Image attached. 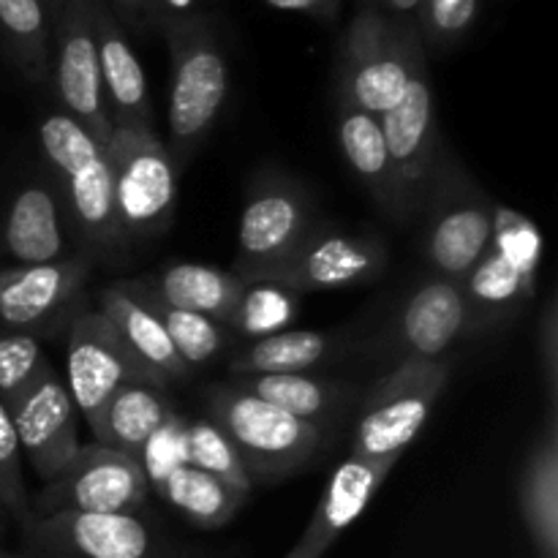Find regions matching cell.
<instances>
[{
  "mask_svg": "<svg viewBox=\"0 0 558 558\" xmlns=\"http://www.w3.org/2000/svg\"><path fill=\"white\" fill-rule=\"evenodd\" d=\"M428 63L414 22L392 20L357 0L336 54V96L371 114H385L407 93L412 74Z\"/></svg>",
  "mask_w": 558,
  "mask_h": 558,
  "instance_id": "obj_1",
  "label": "cell"
},
{
  "mask_svg": "<svg viewBox=\"0 0 558 558\" xmlns=\"http://www.w3.org/2000/svg\"><path fill=\"white\" fill-rule=\"evenodd\" d=\"M172 54L167 107V147L178 167L194 158L229 96V65L205 14H174L161 25Z\"/></svg>",
  "mask_w": 558,
  "mask_h": 558,
  "instance_id": "obj_2",
  "label": "cell"
},
{
  "mask_svg": "<svg viewBox=\"0 0 558 558\" xmlns=\"http://www.w3.org/2000/svg\"><path fill=\"white\" fill-rule=\"evenodd\" d=\"M207 414L238 450L251 483H276L303 472L325 445L327 430L281 412L240 385L207 392Z\"/></svg>",
  "mask_w": 558,
  "mask_h": 558,
  "instance_id": "obj_3",
  "label": "cell"
},
{
  "mask_svg": "<svg viewBox=\"0 0 558 558\" xmlns=\"http://www.w3.org/2000/svg\"><path fill=\"white\" fill-rule=\"evenodd\" d=\"M38 142L58 183L54 191L63 194V213L82 243L93 251L118 248L120 232L107 147L63 112L41 120Z\"/></svg>",
  "mask_w": 558,
  "mask_h": 558,
  "instance_id": "obj_4",
  "label": "cell"
},
{
  "mask_svg": "<svg viewBox=\"0 0 558 558\" xmlns=\"http://www.w3.org/2000/svg\"><path fill=\"white\" fill-rule=\"evenodd\" d=\"M120 243L150 240L169 227L178 205L180 167L167 142L147 129L114 125L107 145Z\"/></svg>",
  "mask_w": 558,
  "mask_h": 558,
  "instance_id": "obj_5",
  "label": "cell"
},
{
  "mask_svg": "<svg viewBox=\"0 0 558 558\" xmlns=\"http://www.w3.org/2000/svg\"><path fill=\"white\" fill-rule=\"evenodd\" d=\"M450 368L441 360H403L396 363L360 403L352 430V458L363 461H401L403 450L428 423Z\"/></svg>",
  "mask_w": 558,
  "mask_h": 558,
  "instance_id": "obj_6",
  "label": "cell"
},
{
  "mask_svg": "<svg viewBox=\"0 0 558 558\" xmlns=\"http://www.w3.org/2000/svg\"><path fill=\"white\" fill-rule=\"evenodd\" d=\"M496 202L458 161L441 156L423 202V256L430 276L461 281L490 248Z\"/></svg>",
  "mask_w": 558,
  "mask_h": 558,
  "instance_id": "obj_7",
  "label": "cell"
},
{
  "mask_svg": "<svg viewBox=\"0 0 558 558\" xmlns=\"http://www.w3.org/2000/svg\"><path fill=\"white\" fill-rule=\"evenodd\" d=\"M316 223L311 196L298 180L267 172L245 196L232 272L245 283L267 281Z\"/></svg>",
  "mask_w": 558,
  "mask_h": 558,
  "instance_id": "obj_8",
  "label": "cell"
},
{
  "mask_svg": "<svg viewBox=\"0 0 558 558\" xmlns=\"http://www.w3.org/2000/svg\"><path fill=\"white\" fill-rule=\"evenodd\" d=\"M65 390L76 414L96 436L109 398L131 381H156L129 352L120 332L101 311L71 316L65 332ZM158 385V381H156Z\"/></svg>",
  "mask_w": 558,
  "mask_h": 558,
  "instance_id": "obj_9",
  "label": "cell"
},
{
  "mask_svg": "<svg viewBox=\"0 0 558 558\" xmlns=\"http://www.w3.org/2000/svg\"><path fill=\"white\" fill-rule=\"evenodd\" d=\"M390 265V251L376 232H352L336 223L308 229L289 259L265 283L292 294L336 292L376 281Z\"/></svg>",
  "mask_w": 558,
  "mask_h": 558,
  "instance_id": "obj_10",
  "label": "cell"
},
{
  "mask_svg": "<svg viewBox=\"0 0 558 558\" xmlns=\"http://www.w3.org/2000/svg\"><path fill=\"white\" fill-rule=\"evenodd\" d=\"M150 496V480L136 458L93 441L82 445L74 461L44 485L33 515L49 512H123L136 515Z\"/></svg>",
  "mask_w": 558,
  "mask_h": 558,
  "instance_id": "obj_11",
  "label": "cell"
},
{
  "mask_svg": "<svg viewBox=\"0 0 558 558\" xmlns=\"http://www.w3.org/2000/svg\"><path fill=\"white\" fill-rule=\"evenodd\" d=\"M381 131L396 174L398 221L420 216L436 167L445 156L439 145V120L428 63L414 71L401 101L381 114Z\"/></svg>",
  "mask_w": 558,
  "mask_h": 558,
  "instance_id": "obj_12",
  "label": "cell"
},
{
  "mask_svg": "<svg viewBox=\"0 0 558 558\" xmlns=\"http://www.w3.org/2000/svg\"><path fill=\"white\" fill-rule=\"evenodd\" d=\"M49 82L60 101V112L69 114L82 129L90 131L101 145H107L114 125L107 112V101H104L90 0H69L52 16Z\"/></svg>",
  "mask_w": 558,
  "mask_h": 558,
  "instance_id": "obj_13",
  "label": "cell"
},
{
  "mask_svg": "<svg viewBox=\"0 0 558 558\" xmlns=\"http://www.w3.org/2000/svg\"><path fill=\"white\" fill-rule=\"evenodd\" d=\"M477 332L461 283L430 276L398 305L379 347L374 349L379 357L392 360V365L403 360H439L458 341Z\"/></svg>",
  "mask_w": 558,
  "mask_h": 558,
  "instance_id": "obj_14",
  "label": "cell"
},
{
  "mask_svg": "<svg viewBox=\"0 0 558 558\" xmlns=\"http://www.w3.org/2000/svg\"><path fill=\"white\" fill-rule=\"evenodd\" d=\"M25 532L52 558H158L153 529L123 512H49L33 515Z\"/></svg>",
  "mask_w": 558,
  "mask_h": 558,
  "instance_id": "obj_15",
  "label": "cell"
},
{
  "mask_svg": "<svg viewBox=\"0 0 558 558\" xmlns=\"http://www.w3.org/2000/svg\"><path fill=\"white\" fill-rule=\"evenodd\" d=\"M5 409L14 423L22 458H27L44 485L52 483L60 472H65L82 447L80 428H76L80 414L65 390L63 376L49 371L20 401Z\"/></svg>",
  "mask_w": 558,
  "mask_h": 558,
  "instance_id": "obj_16",
  "label": "cell"
},
{
  "mask_svg": "<svg viewBox=\"0 0 558 558\" xmlns=\"http://www.w3.org/2000/svg\"><path fill=\"white\" fill-rule=\"evenodd\" d=\"M93 270L90 256H63L47 265L0 270V322L16 332L44 330L74 308Z\"/></svg>",
  "mask_w": 558,
  "mask_h": 558,
  "instance_id": "obj_17",
  "label": "cell"
},
{
  "mask_svg": "<svg viewBox=\"0 0 558 558\" xmlns=\"http://www.w3.org/2000/svg\"><path fill=\"white\" fill-rule=\"evenodd\" d=\"M90 16L98 44L104 101L112 125L156 131L150 87H147L145 69L131 47L129 33L104 0H90Z\"/></svg>",
  "mask_w": 558,
  "mask_h": 558,
  "instance_id": "obj_18",
  "label": "cell"
},
{
  "mask_svg": "<svg viewBox=\"0 0 558 558\" xmlns=\"http://www.w3.org/2000/svg\"><path fill=\"white\" fill-rule=\"evenodd\" d=\"M398 461H363L349 456L327 480L316 510L305 526L303 537L294 543L287 558H322L330 545L368 510L376 490L385 485L387 474Z\"/></svg>",
  "mask_w": 558,
  "mask_h": 558,
  "instance_id": "obj_19",
  "label": "cell"
},
{
  "mask_svg": "<svg viewBox=\"0 0 558 558\" xmlns=\"http://www.w3.org/2000/svg\"><path fill=\"white\" fill-rule=\"evenodd\" d=\"M63 202L44 180L22 185L3 218V248L14 265H47L63 259Z\"/></svg>",
  "mask_w": 558,
  "mask_h": 558,
  "instance_id": "obj_20",
  "label": "cell"
},
{
  "mask_svg": "<svg viewBox=\"0 0 558 558\" xmlns=\"http://www.w3.org/2000/svg\"><path fill=\"white\" fill-rule=\"evenodd\" d=\"M98 311L107 316L120 332L129 352L142 363V368L153 376L161 387L169 381H180L189 376V368L174 352L167 330L158 322V316L136 298L129 283H114V287L101 289L98 294Z\"/></svg>",
  "mask_w": 558,
  "mask_h": 558,
  "instance_id": "obj_21",
  "label": "cell"
},
{
  "mask_svg": "<svg viewBox=\"0 0 558 558\" xmlns=\"http://www.w3.org/2000/svg\"><path fill=\"white\" fill-rule=\"evenodd\" d=\"M140 281L145 283L147 292L156 294L167 305L210 316L223 327L232 322L245 287H248L232 270L196 265V262H174V265L161 267L156 276L140 278Z\"/></svg>",
  "mask_w": 558,
  "mask_h": 558,
  "instance_id": "obj_22",
  "label": "cell"
},
{
  "mask_svg": "<svg viewBox=\"0 0 558 558\" xmlns=\"http://www.w3.org/2000/svg\"><path fill=\"white\" fill-rule=\"evenodd\" d=\"M234 385L322 430H330V425L341 420L360 398V390L349 381H332L311 374L243 376Z\"/></svg>",
  "mask_w": 558,
  "mask_h": 558,
  "instance_id": "obj_23",
  "label": "cell"
},
{
  "mask_svg": "<svg viewBox=\"0 0 558 558\" xmlns=\"http://www.w3.org/2000/svg\"><path fill=\"white\" fill-rule=\"evenodd\" d=\"M336 134L349 169L371 191L376 205L398 221L396 174H392L379 114L365 112V109L349 104L347 98L336 96Z\"/></svg>",
  "mask_w": 558,
  "mask_h": 558,
  "instance_id": "obj_24",
  "label": "cell"
},
{
  "mask_svg": "<svg viewBox=\"0 0 558 558\" xmlns=\"http://www.w3.org/2000/svg\"><path fill=\"white\" fill-rule=\"evenodd\" d=\"M523 523L532 537L537 558H558V420L548 412L543 436L521 469L518 483Z\"/></svg>",
  "mask_w": 558,
  "mask_h": 558,
  "instance_id": "obj_25",
  "label": "cell"
},
{
  "mask_svg": "<svg viewBox=\"0 0 558 558\" xmlns=\"http://www.w3.org/2000/svg\"><path fill=\"white\" fill-rule=\"evenodd\" d=\"M174 417L167 392L156 381L123 385L104 407L96 441L114 447L140 461L153 436Z\"/></svg>",
  "mask_w": 558,
  "mask_h": 558,
  "instance_id": "obj_26",
  "label": "cell"
},
{
  "mask_svg": "<svg viewBox=\"0 0 558 558\" xmlns=\"http://www.w3.org/2000/svg\"><path fill=\"white\" fill-rule=\"evenodd\" d=\"M343 352H347V338L336 332L281 330L256 338L240 349L229 363V371L238 376L311 374Z\"/></svg>",
  "mask_w": 558,
  "mask_h": 558,
  "instance_id": "obj_27",
  "label": "cell"
},
{
  "mask_svg": "<svg viewBox=\"0 0 558 558\" xmlns=\"http://www.w3.org/2000/svg\"><path fill=\"white\" fill-rule=\"evenodd\" d=\"M463 298H466L469 308H472L477 330H488V327L510 322L532 303L534 287L537 283L529 281L526 276L515 270L505 256L488 248L483 259L461 278Z\"/></svg>",
  "mask_w": 558,
  "mask_h": 558,
  "instance_id": "obj_28",
  "label": "cell"
},
{
  "mask_svg": "<svg viewBox=\"0 0 558 558\" xmlns=\"http://www.w3.org/2000/svg\"><path fill=\"white\" fill-rule=\"evenodd\" d=\"M156 490L174 512H180L196 529L227 526L248 499V494L189 463L172 469Z\"/></svg>",
  "mask_w": 558,
  "mask_h": 558,
  "instance_id": "obj_29",
  "label": "cell"
},
{
  "mask_svg": "<svg viewBox=\"0 0 558 558\" xmlns=\"http://www.w3.org/2000/svg\"><path fill=\"white\" fill-rule=\"evenodd\" d=\"M0 41L25 80L47 85L52 22L41 0H0Z\"/></svg>",
  "mask_w": 558,
  "mask_h": 558,
  "instance_id": "obj_30",
  "label": "cell"
},
{
  "mask_svg": "<svg viewBox=\"0 0 558 558\" xmlns=\"http://www.w3.org/2000/svg\"><path fill=\"white\" fill-rule=\"evenodd\" d=\"M136 292V298L158 316V322L167 330L169 341H172L174 352L180 354V360L185 363V368H196V365H205L216 357L218 352L227 343V332H223L221 322L210 319V316L194 314V311L174 308L167 305L163 300H158L156 294L147 292V287L142 281H125Z\"/></svg>",
  "mask_w": 558,
  "mask_h": 558,
  "instance_id": "obj_31",
  "label": "cell"
},
{
  "mask_svg": "<svg viewBox=\"0 0 558 558\" xmlns=\"http://www.w3.org/2000/svg\"><path fill=\"white\" fill-rule=\"evenodd\" d=\"M185 463L248 496L254 490V483H251L238 450L210 417H199L185 425Z\"/></svg>",
  "mask_w": 558,
  "mask_h": 558,
  "instance_id": "obj_32",
  "label": "cell"
},
{
  "mask_svg": "<svg viewBox=\"0 0 558 558\" xmlns=\"http://www.w3.org/2000/svg\"><path fill=\"white\" fill-rule=\"evenodd\" d=\"M490 248L505 256L521 276L537 283L539 265H543V232L526 213L507 207L501 202L494 205V238Z\"/></svg>",
  "mask_w": 558,
  "mask_h": 558,
  "instance_id": "obj_33",
  "label": "cell"
},
{
  "mask_svg": "<svg viewBox=\"0 0 558 558\" xmlns=\"http://www.w3.org/2000/svg\"><path fill=\"white\" fill-rule=\"evenodd\" d=\"M52 363L33 332L9 330L0 336V403L20 401L38 379L49 374Z\"/></svg>",
  "mask_w": 558,
  "mask_h": 558,
  "instance_id": "obj_34",
  "label": "cell"
},
{
  "mask_svg": "<svg viewBox=\"0 0 558 558\" xmlns=\"http://www.w3.org/2000/svg\"><path fill=\"white\" fill-rule=\"evenodd\" d=\"M294 300H298V294L287 292L281 287H272V283H248L227 327H234V330L256 338L281 332L292 322Z\"/></svg>",
  "mask_w": 558,
  "mask_h": 558,
  "instance_id": "obj_35",
  "label": "cell"
},
{
  "mask_svg": "<svg viewBox=\"0 0 558 558\" xmlns=\"http://www.w3.org/2000/svg\"><path fill=\"white\" fill-rule=\"evenodd\" d=\"M480 0H420L414 27L425 49H450L474 27Z\"/></svg>",
  "mask_w": 558,
  "mask_h": 558,
  "instance_id": "obj_36",
  "label": "cell"
},
{
  "mask_svg": "<svg viewBox=\"0 0 558 558\" xmlns=\"http://www.w3.org/2000/svg\"><path fill=\"white\" fill-rule=\"evenodd\" d=\"M0 510L9 512L22 529L31 523V499L22 474V447L9 409L0 403Z\"/></svg>",
  "mask_w": 558,
  "mask_h": 558,
  "instance_id": "obj_37",
  "label": "cell"
},
{
  "mask_svg": "<svg viewBox=\"0 0 558 558\" xmlns=\"http://www.w3.org/2000/svg\"><path fill=\"white\" fill-rule=\"evenodd\" d=\"M539 365H543L545 390H548V412H556L558 401V316H556V300L545 305L543 327H539Z\"/></svg>",
  "mask_w": 558,
  "mask_h": 558,
  "instance_id": "obj_38",
  "label": "cell"
},
{
  "mask_svg": "<svg viewBox=\"0 0 558 558\" xmlns=\"http://www.w3.org/2000/svg\"><path fill=\"white\" fill-rule=\"evenodd\" d=\"M123 27L145 33L150 27H161L158 0H104Z\"/></svg>",
  "mask_w": 558,
  "mask_h": 558,
  "instance_id": "obj_39",
  "label": "cell"
},
{
  "mask_svg": "<svg viewBox=\"0 0 558 558\" xmlns=\"http://www.w3.org/2000/svg\"><path fill=\"white\" fill-rule=\"evenodd\" d=\"M276 11H292V14L314 16V20L330 22L341 14L343 0H265Z\"/></svg>",
  "mask_w": 558,
  "mask_h": 558,
  "instance_id": "obj_40",
  "label": "cell"
},
{
  "mask_svg": "<svg viewBox=\"0 0 558 558\" xmlns=\"http://www.w3.org/2000/svg\"><path fill=\"white\" fill-rule=\"evenodd\" d=\"M368 3L376 5L381 14L401 22H414V16H417V9H420V0H368Z\"/></svg>",
  "mask_w": 558,
  "mask_h": 558,
  "instance_id": "obj_41",
  "label": "cell"
},
{
  "mask_svg": "<svg viewBox=\"0 0 558 558\" xmlns=\"http://www.w3.org/2000/svg\"><path fill=\"white\" fill-rule=\"evenodd\" d=\"M189 5L191 0H158V11H161V25L163 20H169V16L174 14H189Z\"/></svg>",
  "mask_w": 558,
  "mask_h": 558,
  "instance_id": "obj_42",
  "label": "cell"
},
{
  "mask_svg": "<svg viewBox=\"0 0 558 558\" xmlns=\"http://www.w3.org/2000/svg\"><path fill=\"white\" fill-rule=\"evenodd\" d=\"M44 3V9H47V14H49V22H52V16L58 14L60 9H63L65 3H69V0H41Z\"/></svg>",
  "mask_w": 558,
  "mask_h": 558,
  "instance_id": "obj_43",
  "label": "cell"
},
{
  "mask_svg": "<svg viewBox=\"0 0 558 558\" xmlns=\"http://www.w3.org/2000/svg\"><path fill=\"white\" fill-rule=\"evenodd\" d=\"M0 532H3V510H0Z\"/></svg>",
  "mask_w": 558,
  "mask_h": 558,
  "instance_id": "obj_44",
  "label": "cell"
},
{
  "mask_svg": "<svg viewBox=\"0 0 558 558\" xmlns=\"http://www.w3.org/2000/svg\"><path fill=\"white\" fill-rule=\"evenodd\" d=\"M0 558H16V556H0Z\"/></svg>",
  "mask_w": 558,
  "mask_h": 558,
  "instance_id": "obj_45",
  "label": "cell"
}]
</instances>
